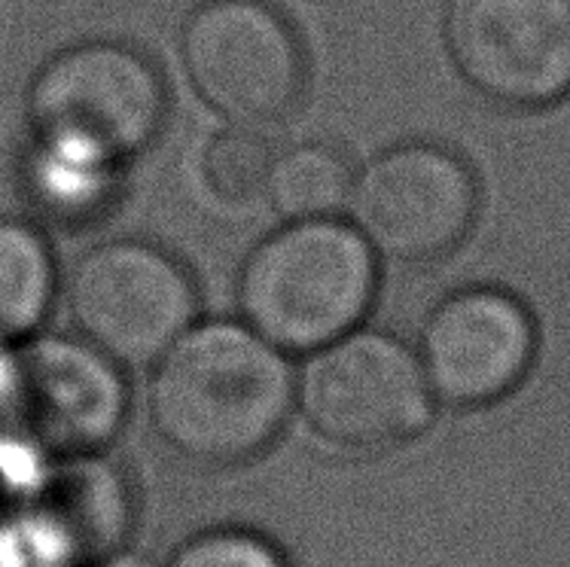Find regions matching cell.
Segmentation results:
<instances>
[{
	"instance_id": "obj_1",
	"label": "cell",
	"mask_w": 570,
	"mask_h": 567,
	"mask_svg": "<svg viewBox=\"0 0 570 567\" xmlns=\"http://www.w3.org/2000/svg\"><path fill=\"white\" fill-rule=\"evenodd\" d=\"M293 405L291 360L245 321H196L153 363L150 424L187 461H250L278 440Z\"/></svg>"
},
{
	"instance_id": "obj_2",
	"label": "cell",
	"mask_w": 570,
	"mask_h": 567,
	"mask_svg": "<svg viewBox=\"0 0 570 567\" xmlns=\"http://www.w3.org/2000/svg\"><path fill=\"white\" fill-rule=\"evenodd\" d=\"M379 254L342 217L284 223L238 272V321L284 354H315L370 314Z\"/></svg>"
},
{
	"instance_id": "obj_3",
	"label": "cell",
	"mask_w": 570,
	"mask_h": 567,
	"mask_svg": "<svg viewBox=\"0 0 570 567\" xmlns=\"http://www.w3.org/2000/svg\"><path fill=\"white\" fill-rule=\"evenodd\" d=\"M168 114L163 74L140 49L86 40L40 65L28 86L35 138L122 165L150 150Z\"/></svg>"
},
{
	"instance_id": "obj_4",
	"label": "cell",
	"mask_w": 570,
	"mask_h": 567,
	"mask_svg": "<svg viewBox=\"0 0 570 567\" xmlns=\"http://www.w3.org/2000/svg\"><path fill=\"white\" fill-rule=\"evenodd\" d=\"M65 302L86 345L153 366L198 321V290L175 256L140 238L95 244L70 266Z\"/></svg>"
},
{
	"instance_id": "obj_5",
	"label": "cell",
	"mask_w": 570,
	"mask_h": 567,
	"mask_svg": "<svg viewBox=\"0 0 570 567\" xmlns=\"http://www.w3.org/2000/svg\"><path fill=\"white\" fill-rule=\"evenodd\" d=\"M193 92L235 126L281 123L305 95V49L268 0H205L180 31Z\"/></svg>"
},
{
	"instance_id": "obj_6",
	"label": "cell",
	"mask_w": 570,
	"mask_h": 567,
	"mask_svg": "<svg viewBox=\"0 0 570 567\" xmlns=\"http://www.w3.org/2000/svg\"><path fill=\"white\" fill-rule=\"evenodd\" d=\"M296 403L315 433L354 452L406 446L433 421L419 354L391 333L361 326L312 354L296 379Z\"/></svg>"
},
{
	"instance_id": "obj_7",
	"label": "cell",
	"mask_w": 570,
	"mask_h": 567,
	"mask_svg": "<svg viewBox=\"0 0 570 567\" xmlns=\"http://www.w3.org/2000/svg\"><path fill=\"white\" fill-rule=\"evenodd\" d=\"M476 177L445 147L412 140L375 156L354 174L348 221L379 260L433 263L476 221Z\"/></svg>"
},
{
	"instance_id": "obj_8",
	"label": "cell",
	"mask_w": 570,
	"mask_h": 567,
	"mask_svg": "<svg viewBox=\"0 0 570 567\" xmlns=\"http://www.w3.org/2000/svg\"><path fill=\"white\" fill-rule=\"evenodd\" d=\"M445 47L473 89L540 107L570 89V0H449Z\"/></svg>"
},
{
	"instance_id": "obj_9",
	"label": "cell",
	"mask_w": 570,
	"mask_h": 567,
	"mask_svg": "<svg viewBox=\"0 0 570 567\" xmlns=\"http://www.w3.org/2000/svg\"><path fill=\"white\" fill-rule=\"evenodd\" d=\"M534 321L522 302L498 287L458 290L421 330V370L433 397L482 405L510 394L534 363Z\"/></svg>"
},
{
	"instance_id": "obj_10",
	"label": "cell",
	"mask_w": 570,
	"mask_h": 567,
	"mask_svg": "<svg viewBox=\"0 0 570 567\" xmlns=\"http://www.w3.org/2000/svg\"><path fill=\"white\" fill-rule=\"evenodd\" d=\"M12 403L37 442L89 452L117 433L126 388L117 363L82 339L31 336L12 354Z\"/></svg>"
},
{
	"instance_id": "obj_11",
	"label": "cell",
	"mask_w": 570,
	"mask_h": 567,
	"mask_svg": "<svg viewBox=\"0 0 570 567\" xmlns=\"http://www.w3.org/2000/svg\"><path fill=\"white\" fill-rule=\"evenodd\" d=\"M119 172V165L92 153L31 135L22 177L40 217L59 226H86L114 205Z\"/></svg>"
},
{
	"instance_id": "obj_12",
	"label": "cell",
	"mask_w": 570,
	"mask_h": 567,
	"mask_svg": "<svg viewBox=\"0 0 570 567\" xmlns=\"http://www.w3.org/2000/svg\"><path fill=\"white\" fill-rule=\"evenodd\" d=\"M59 293V266L35 223L0 217V342L37 336Z\"/></svg>"
},
{
	"instance_id": "obj_13",
	"label": "cell",
	"mask_w": 570,
	"mask_h": 567,
	"mask_svg": "<svg viewBox=\"0 0 570 567\" xmlns=\"http://www.w3.org/2000/svg\"><path fill=\"white\" fill-rule=\"evenodd\" d=\"M354 174L338 147L305 140L275 153L263 198L284 223L342 217L348 211Z\"/></svg>"
},
{
	"instance_id": "obj_14",
	"label": "cell",
	"mask_w": 570,
	"mask_h": 567,
	"mask_svg": "<svg viewBox=\"0 0 570 567\" xmlns=\"http://www.w3.org/2000/svg\"><path fill=\"white\" fill-rule=\"evenodd\" d=\"M275 150L256 126L229 123L205 144L202 180L226 205H245L263 196Z\"/></svg>"
},
{
	"instance_id": "obj_15",
	"label": "cell",
	"mask_w": 570,
	"mask_h": 567,
	"mask_svg": "<svg viewBox=\"0 0 570 567\" xmlns=\"http://www.w3.org/2000/svg\"><path fill=\"white\" fill-rule=\"evenodd\" d=\"M165 567H284V558L259 534L214 528L177 546Z\"/></svg>"
},
{
	"instance_id": "obj_16",
	"label": "cell",
	"mask_w": 570,
	"mask_h": 567,
	"mask_svg": "<svg viewBox=\"0 0 570 567\" xmlns=\"http://www.w3.org/2000/svg\"><path fill=\"white\" fill-rule=\"evenodd\" d=\"M105 567H156L147 556H131V553H126V556H110L105 561Z\"/></svg>"
}]
</instances>
